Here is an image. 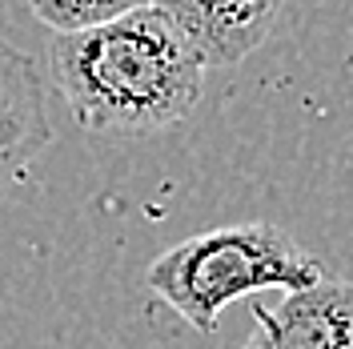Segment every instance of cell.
<instances>
[{"label": "cell", "instance_id": "1", "mask_svg": "<svg viewBox=\"0 0 353 349\" xmlns=\"http://www.w3.org/2000/svg\"><path fill=\"white\" fill-rule=\"evenodd\" d=\"M48 72L77 125L105 137H149L201 105L205 65L169 17L145 4L81 32H57Z\"/></svg>", "mask_w": 353, "mask_h": 349}, {"label": "cell", "instance_id": "2", "mask_svg": "<svg viewBox=\"0 0 353 349\" xmlns=\"http://www.w3.org/2000/svg\"><path fill=\"white\" fill-rule=\"evenodd\" d=\"M321 277V261L269 221H241L197 233L165 249L145 269V285L201 333H213L221 313L237 297L265 289L293 293L317 285Z\"/></svg>", "mask_w": 353, "mask_h": 349}, {"label": "cell", "instance_id": "3", "mask_svg": "<svg viewBox=\"0 0 353 349\" xmlns=\"http://www.w3.org/2000/svg\"><path fill=\"white\" fill-rule=\"evenodd\" d=\"M253 337L241 349H353V285L321 277L277 306L249 301Z\"/></svg>", "mask_w": 353, "mask_h": 349}, {"label": "cell", "instance_id": "4", "mask_svg": "<svg viewBox=\"0 0 353 349\" xmlns=\"http://www.w3.org/2000/svg\"><path fill=\"white\" fill-rule=\"evenodd\" d=\"M209 68H229L257 52L285 0H153Z\"/></svg>", "mask_w": 353, "mask_h": 349}, {"label": "cell", "instance_id": "5", "mask_svg": "<svg viewBox=\"0 0 353 349\" xmlns=\"http://www.w3.org/2000/svg\"><path fill=\"white\" fill-rule=\"evenodd\" d=\"M48 92L41 65L17 44L0 41V193L48 149Z\"/></svg>", "mask_w": 353, "mask_h": 349}, {"label": "cell", "instance_id": "6", "mask_svg": "<svg viewBox=\"0 0 353 349\" xmlns=\"http://www.w3.org/2000/svg\"><path fill=\"white\" fill-rule=\"evenodd\" d=\"M153 0H28L32 17L48 24L52 32H81V28H97L105 21H117L125 12H137Z\"/></svg>", "mask_w": 353, "mask_h": 349}]
</instances>
